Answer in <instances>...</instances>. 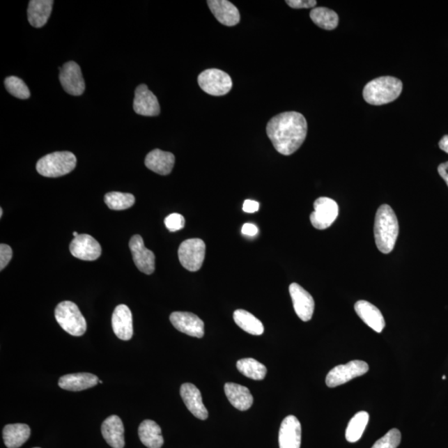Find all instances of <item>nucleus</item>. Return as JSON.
Wrapping results in <instances>:
<instances>
[{"label":"nucleus","mask_w":448,"mask_h":448,"mask_svg":"<svg viewBox=\"0 0 448 448\" xmlns=\"http://www.w3.org/2000/svg\"><path fill=\"white\" fill-rule=\"evenodd\" d=\"M267 133L277 152L290 155L295 153L306 140L307 120L297 111L281 113L269 121Z\"/></svg>","instance_id":"obj_1"},{"label":"nucleus","mask_w":448,"mask_h":448,"mask_svg":"<svg viewBox=\"0 0 448 448\" xmlns=\"http://www.w3.org/2000/svg\"><path fill=\"white\" fill-rule=\"evenodd\" d=\"M375 238L378 249L388 254L394 249L399 233V226L393 208L388 204H383L376 213Z\"/></svg>","instance_id":"obj_2"},{"label":"nucleus","mask_w":448,"mask_h":448,"mask_svg":"<svg viewBox=\"0 0 448 448\" xmlns=\"http://www.w3.org/2000/svg\"><path fill=\"white\" fill-rule=\"evenodd\" d=\"M403 90L402 82L394 77H381L369 82L364 86L365 102L373 106H381L395 101Z\"/></svg>","instance_id":"obj_3"},{"label":"nucleus","mask_w":448,"mask_h":448,"mask_svg":"<svg viewBox=\"0 0 448 448\" xmlns=\"http://www.w3.org/2000/svg\"><path fill=\"white\" fill-rule=\"evenodd\" d=\"M76 165L77 158L72 152L58 151L43 156L38 160L36 169L43 176L58 178L71 173Z\"/></svg>","instance_id":"obj_4"},{"label":"nucleus","mask_w":448,"mask_h":448,"mask_svg":"<svg viewBox=\"0 0 448 448\" xmlns=\"http://www.w3.org/2000/svg\"><path fill=\"white\" fill-rule=\"evenodd\" d=\"M55 318L65 332L73 337H82L86 330V321L75 303L66 301L55 309Z\"/></svg>","instance_id":"obj_5"},{"label":"nucleus","mask_w":448,"mask_h":448,"mask_svg":"<svg viewBox=\"0 0 448 448\" xmlns=\"http://www.w3.org/2000/svg\"><path fill=\"white\" fill-rule=\"evenodd\" d=\"M198 82L203 91L215 97L228 94L233 86V82L229 74L215 68L207 69L200 73Z\"/></svg>","instance_id":"obj_6"},{"label":"nucleus","mask_w":448,"mask_h":448,"mask_svg":"<svg viewBox=\"0 0 448 448\" xmlns=\"http://www.w3.org/2000/svg\"><path fill=\"white\" fill-rule=\"evenodd\" d=\"M206 250L202 239L191 238L183 242L178 251L182 266L190 272L199 271L206 258Z\"/></svg>","instance_id":"obj_7"},{"label":"nucleus","mask_w":448,"mask_h":448,"mask_svg":"<svg viewBox=\"0 0 448 448\" xmlns=\"http://www.w3.org/2000/svg\"><path fill=\"white\" fill-rule=\"evenodd\" d=\"M369 371V365L362 360H353L346 364L338 365L328 373L325 378L326 385L330 388L340 386L362 376Z\"/></svg>","instance_id":"obj_8"},{"label":"nucleus","mask_w":448,"mask_h":448,"mask_svg":"<svg viewBox=\"0 0 448 448\" xmlns=\"http://www.w3.org/2000/svg\"><path fill=\"white\" fill-rule=\"evenodd\" d=\"M314 212L310 217L313 227L319 230L328 229L337 220L339 215V206L334 200L320 197L314 203Z\"/></svg>","instance_id":"obj_9"},{"label":"nucleus","mask_w":448,"mask_h":448,"mask_svg":"<svg viewBox=\"0 0 448 448\" xmlns=\"http://www.w3.org/2000/svg\"><path fill=\"white\" fill-rule=\"evenodd\" d=\"M59 80L66 93L72 95H81L85 91V82L79 65L75 62L65 63L59 68Z\"/></svg>","instance_id":"obj_10"},{"label":"nucleus","mask_w":448,"mask_h":448,"mask_svg":"<svg viewBox=\"0 0 448 448\" xmlns=\"http://www.w3.org/2000/svg\"><path fill=\"white\" fill-rule=\"evenodd\" d=\"M129 247L137 268L147 275L153 273L155 269V256L153 252L146 249L142 237L134 235L130 238Z\"/></svg>","instance_id":"obj_11"},{"label":"nucleus","mask_w":448,"mask_h":448,"mask_svg":"<svg viewBox=\"0 0 448 448\" xmlns=\"http://www.w3.org/2000/svg\"><path fill=\"white\" fill-rule=\"evenodd\" d=\"M69 249L73 256L84 261L97 260L102 254L101 245L88 234H79L74 238Z\"/></svg>","instance_id":"obj_12"},{"label":"nucleus","mask_w":448,"mask_h":448,"mask_svg":"<svg viewBox=\"0 0 448 448\" xmlns=\"http://www.w3.org/2000/svg\"><path fill=\"white\" fill-rule=\"evenodd\" d=\"M175 328L190 337L202 338L204 336V323L196 315L190 312L176 311L169 316Z\"/></svg>","instance_id":"obj_13"},{"label":"nucleus","mask_w":448,"mask_h":448,"mask_svg":"<svg viewBox=\"0 0 448 448\" xmlns=\"http://www.w3.org/2000/svg\"><path fill=\"white\" fill-rule=\"evenodd\" d=\"M289 291L294 310L299 318L303 321L311 320L315 309V302L311 295L298 284H291Z\"/></svg>","instance_id":"obj_14"},{"label":"nucleus","mask_w":448,"mask_h":448,"mask_svg":"<svg viewBox=\"0 0 448 448\" xmlns=\"http://www.w3.org/2000/svg\"><path fill=\"white\" fill-rule=\"evenodd\" d=\"M134 111L144 116H158L160 112L157 98L145 84L138 86L134 91Z\"/></svg>","instance_id":"obj_15"},{"label":"nucleus","mask_w":448,"mask_h":448,"mask_svg":"<svg viewBox=\"0 0 448 448\" xmlns=\"http://www.w3.org/2000/svg\"><path fill=\"white\" fill-rule=\"evenodd\" d=\"M280 448H300L302 443V425L297 417L287 416L279 430Z\"/></svg>","instance_id":"obj_16"},{"label":"nucleus","mask_w":448,"mask_h":448,"mask_svg":"<svg viewBox=\"0 0 448 448\" xmlns=\"http://www.w3.org/2000/svg\"><path fill=\"white\" fill-rule=\"evenodd\" d=\"M111 325L116 336L123 341H129L133 337L132 314L125 305L116 307L112 314Z\"/></svg>","instance_id":"obj_17"},{"label":"nucleus","mask_w":448,"mask_h":448,"mask_svg":"<svg viewBox=\"0 0 448 448\" xmlns=\"http://www.w3.org/2000/svg\"><path fill=\"white\" fill-rule=\"evenodd\" d=\"M180 395L187 408L192 412L194 416L201 420L208 419V412L207 408L204 406L201 393H200L196 386L190 384V383L182 385Z\"/></svg>","instance_id":"obj_18"},{"label":"nucleus","mask_w":448,"mask_h":448,"mask_svg":"<svg viewBox=\"0 0 448 448\" xmlns=\"http://www.w3.org/2000/svg\"><path fill=\"white\" fill-rule=\"evenodd\" d=\"M207 3L220 24L232 27L240 22L238 8L227 0H208Z\"/></svg>","instance_id":"obj_19"},{"label":"nucleus","mask_w":448,"mask_h":448,"mask_svg":"<svg viewBox=\"0 0 448 448\" xmlns=\"http://www.w3.org/2000/svg\"><path fill=\"white\" fill-rule=\"evenodd\" d=\"M176 157L171 152L155 149L146 155V167L160 176H167L171 173L175 165Z\"/></svg>","instance_id":"obj_20"},{"label":"nucleus","mask_w":448,"mask_h":448,"mask_svg":"<svg viewBox=\"0 0 448 448\" xmlns=\"http://www.w3.org/2000/svg\"><path fill=\"white\" fill-rule=\"evenodd\" d=\"M355 312L369 327L381 333L385 327L384 316L378 309L366 301H359L355 305Z\"/></svg>","instance_id":"obj_21"},{"label":"nucleus","mask_w":448,"mask_h":448,"mask_svg":"<svg viewBox=\"0 0 448 448\" xmlns=\"http://www.w3.org/2000/svg\"><path fill=\"white\" fill-rule=\"evenodd\" d=\"M124 431L123 421L116 415L108 417L102 425V436L113 448H124Z\"/></svg>","instance_id":"obj_22"},{"label":"nucleus","mask_w":448,"mask_h":448,"mask_svg":"<svg viewBox=\"0 0 448 448\" xmlns=\"http://www.w3.org/2000/svg\"><path fill=\"white\" fill-rule=\"evenodd\" d=\"M99 383L98 376L90 373H77L60 378L59 385L65 390L78 392L97 385Z\"/></svg>","instance_id":"obj_23"},{"label":"nucleus","mask_w":448,"mask_h":448,"mask_svg":"<svg viewBox=\"0 0 448 448\" xmlns=\"http://www.w3.org/2000/svg\"><path fill=\"white\" fill-rule=\"evenodd\" d=\"M225 394L234 408L240 411L249 410L254 403L250 390L245 386L227 383L224 386Z\"/></svg>","instance_id":"obj_24"},{"label":"nucleus","mask_w":448,"mask_h":448,"mask_svg":"<svg viewBox=\"0 0 448 448\" xmlns=\"http://www.w3.org/2000/svg\"><path fill=\"white\" fill-rule=\"evenodd\" d=\"M53 0H32L28 8V20L34 28H42L47 24L52 14Z\"/></svg>","instance_id":"obj_25"},{"label":"nucleus","mask_w":448,"mask_h":448,"mask_svg":"<svg viewBox=\"0 0 448 448\" xmlns=\"http://www.w3.org/2000/svg\"><path fill=\"white\" fill-rule=\"evenodd\" d=\"M139 437L148 448H160L164 445L162 428L152 420L143 421L138 429Z\"/></svg>","instance_id":"obj_26"},{"label":"nucleus","mask_w":448,"mask_h":448,"mask_svg":"<svg viewBox=\"0 0 448 448\" xmlns=\"http://www.w3.org/2000/svg\"><path fill=\"white\" fill-rule=\"evenodd\" d=\"M31 435L27 424H8L3 430L4 445L8 448H19L24 445Z\"/></svg>","instance_id":"obj_27"},{"label":"nucleus","mask_w":448,"mask_h":448,"mask_svg":"<svg viewBox=\"0 0 448 448\" xmlns=\"http://www.w3.org/2000/svg\"><path fill=\"white\" fill-rule=\"evenodd\" d=\"M233 319L239 327L247 333L254 334V336H261L264 332L263 323L249 311L245 310L235 311Z\"/></svg>","instance_id":"obj_28"},{"label":"nucleus","mask_w":448,"mask_h":448,"mask_svg":"<svg viewBox=\"0 0 448 448\" xmlns=\"http://www.w3.org/2000/svg\"><path fill=\"white\" fill-rule=\"evenodd\" d=\"M311 19L320 28L333 30L339 24V16L336 12L324 7L313 8L310 13Z\"/></svg>","instance_id":"obj_29"},{"label":"nucleus","mask_w":448,"mask_h":448,"mask_svg":"<svg viewBox=\"0 0 448 448\" xmlns=\"http://www.w3.org/2000/svg\"><path fill=\"white\" fill-rule=\"evenodd\" d=\"M369 415L367 412L361 411L352 417L347 426L346 432V440L349 442H356L360 440L369 423Z\"/></svg>","instance_id":"obj_30"},{"label":"nucleus","mask_w":448,"mask_h":448,"mask_svg":"<svg viewBox=\"0 0 448 448\" xmlns=\"http://www.w3.org/2000/svg\"><path fill=\"white\" fill-rule=\"evenodd\" d=\"M237 368L243 376L254 380H263L268 371L264 364L252 358L238 360Z\"/></svg>","instance_id":"obj_31"},{"label":"nucleus","mask_w":448,"mask_h":448,"mask_svg":"<svg viewBox=\"0 0 448 448\" xmlns=\"http://www.w3.org/2000/svg\"><path fill=\"white\" fill-rule=\"evenodd\" d=\"M105 203L110 210H125L134 206L136 202L134 195L121 192H111L105 195Z\"/></svg>","instance_id":"obj_32"},{"label":"nucleus","mask_w":448,"mask_h":448,"mask_svg":"<svg viewBox=\"0 0 448 448\" xmlns=\"http://www.w3.org/2000/svg\"><path fill=\"white\" fill-rule=\"evenodd\" d=\"M4 86L8 93L16 98L25 100L30 98V91L28 86L20 77H8L4 81Z\"/></svg>","instance_id":"obj_33"},{"label":"nucleus","mask_w":448,"mask_h":448,"mask_svg":"<svg viewBox=\"0 0 448 448\" xmlns=\"http://www.w3.org/2000/svg\"><path fill=\"white\" fill-rule=\"evenodd\" d=\"M401 442V433L397 428L389 431L384 437L378 439L371 448H397Z\"/></svg>","instance_id":"obj_34"},{"label":"nucleus","mask_w":448,"mask_h":448,"mask_svg":"<svg viewBox=\"0 0 448 448\" xmlns=\"http://www.w3.org/2000/svg\"><path fill=\"white\" fill-rule=\"evenodd\" d=\"M165 227L171 232L179 231L185 228V217L180 214H172L167 217L164 219Z\"/></svg>","instance_id":"obj_35"},{"label":"nucleus","mask_w":448,"mask_h":448,"mask_svg":"<svg viewBox=\"0 0 448 448\" xmlns=\"http://www.w3.org/2000/svg\"><path fill=\"white\" fill-rule=\"evenodd\" d=\"M13 256V251L10 246L3 245H0V270L6 268L8 263L10 262Z\"/></svg>","instance_id":"obj_36"},{"label":"nucleus","mask_w":448,"mask_h":448,"mask_svg":"<svg viewBox=\"0 0 448 448\" xmlns=\"http://www.w3.org/2000/svg\"><path fill=\"white\" fill-rule=\"evenodd\" d=\"M286 3L293 8H314L317 3L316 0H286Z\"/></svg>","instance_id":"obj_37"},{"label":"nucleus","mask_w":448,"mask_h":448,"mask_svg":"<svg viewBox=\"0 0 448 448\" xmlns=\"http://www.w3.org/2000/svg\"><path fill=\"white\" fill-rule=\"evenodd\" d=\"M242 210L246 213H249V214H252V213L258 211L259 203L258 202L254 201V200H250V199L245 200V203H243Z\"/></svg>","instance_id":"obj_38"},{"label":"nucleus","mask_w":448,"mask_h":448,"mask_svg":"<svg viewBox=\"0 0 448 448\" xmlns=\"http://www.w3.org/2000/svg\"><path fill=\"white\" fill-rule=\"evenodd\" d=\"M242 233L246 236L254 237L258 233V229L256 225L247 223L242 226Z\"/></svg>","instance_id":"obj_39"},{"label":"nucleus","mask_w":448,"mask_h":448,"mask_svg":"<svg viewBox=\"0 0 448 448\" xmlns=\"http://www.w3.org/2000/svg\"><path fill=\"white\" fill-rule=\"evenodd\" d=\"M438 171L439 175L445 180L448 186V162L439 165Z\"/></svg>","instance_id":"obj_40"},{"label":"nucleus","mask_w":448,"mask_h":448,"mask_svg":"<svg viewBox=\"0 0 448 448\" xmlns=\"http://www.w3.org/2000/svg\"><path fill=\"white\" fill-rule=\"evenodd\" d=\"M439 147L448 154V136H445L442 138V140L439 142Z\"/></svg>","instance_id":"obj_41"},{"label":"nucleus","mask_w":448,"mask_h":448,"mask_svg":"<svg viewBox=\"0 0 448 448\" xmlns=\"http://www.w3.org/2000/svg\"><path fill=\"white\" fill-rule=\"evenodd\" d=\"M3 217V208H0V217Z\"/></svg>","instance_id":"obj_42"},{"label":"nucleus","mask_w":448,"mask_h":448,"mask_svg":"<svg viewBox=\"0 0 448 448\" xmlns=\"http://www.w3.org/2000/svg\"><path fill=\"white\" fill-rule=\"evenodd\" d=\"M73 235H74V237H77L78 235H79V234H78V233H77V232H74Z\"/></svg>","instance_id":"obj_43"},{"label":"nucleus","mask_w":448,"mask_h":448,"mask_svg":"<svg viewBox=\"0 0 448 448\" xmlns=\"http://www.w3.org/2000/svg\"><path fill=\"white\" fill-rule=\"evenodd\" d=\"M442 380H446V376H442Z\"/></svg>","instance_id":"obj_44"},{"label":"nucleus","mask_w":448,"mask_h":448,"mask_svg":"<svg viewBox=\"0 0 448 448\" xmlns=\"http://www.w3.org/2000/svg\"><path fill=\"white\" fill-rule=\"evenodd\" d=\"M99 384H102V380H99Z\"/></svg>","instance_id":"obj_45"},{"label":"nucleus","mask_w":448,"mask_h":448,"mask_svg":"<svg viewBox=\"0 0 448 448\" xmlns=\"http://www.w3.org/2000/svg\"><path fill=\"white\" fill-rule=\"evenodd\" d=\"M34 448H39V447H34Z\"/></svg>","instance_id":"obj_46"}]
</instances>
